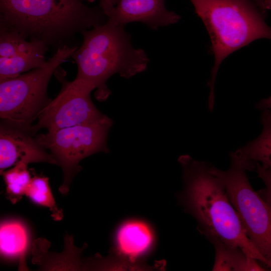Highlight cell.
<instances>
[{
  "label": "cell",
  "instance_id": "obj_1",
  "mask_svg": "<svg viewBox=\"0 0 271 271\" xmlns=\"http://www.w3.org/2000/svg\"><path fill=\"white\" fill-rule=\"evenodd\" d=\"M178 161L184 182L178 200L186 212L195 218L199 232L209 241L217 239L238 247L266 265V258L248 238L222 182L209 171L210 164L187 155L181 156Z\"/></svg>",
  "mask_w": 271,
  "mask_h": 271
},
{
  "label": "cell",
  "instance_id": "obj_2",
  "mask_svg": "<svg viewBox=\"0 0 271 271\" xmlns=\"http://www.w3.org/2000/svg\"><path fill=\"white\" fill-rule=\"evenodd\" d=\"M107 20L100 7H90L82 0H0V24L48 46L65 45L75 34Z\"/></svg>",
  "mask_w": 271,
  "mask_h": 271
},
{
  "label": "cell",
  "instance_id": "obj_3",
  "mask_svg": "<svg viewBox=\"0 0 271 271\" xmlns=\"http://www.w3.org/2000/svg\"><path fill=\"white\" fill-rule=\"evenodd\" d=\"M82 34V44L71 56L77 66L76 79L96 89L98 100L110 94L106 83L112 75L129 78L146 70L149 58L144 50L133 47L124 26L107 19Z\"/></svg>",
  "mask_w": 271,
  "mask_h": 271
},
{
  "label": "cell",
  "instance_id": "obj_4",
  "mask_svg": "<svg viewBox=\"0 0 271 271\" xmlns=\"http://www.w3.org/2000/svg\"><path fill=\"white\" fill-rule=\"evenodd\" d=\"M210 38L214 63L208 82V104H214L218 69L230 54L259 39L271 40V28L254 0H190Z\"/></svg>",
  "mask_w": 271,
  "mask_h": 271
},
{
  "label": "cell",
  "instance_id": "obj_5",
  "mask_svg": "<svg viewBox=\"0 0 271 271\" xmlns=\"http://www.w3.org/2000/svg\"><path fill=\"white\" fill-rule=\"evenodd\" d=\"M77 48L63 45L43 66L0 80L2 121L32 133L33 122L51 100L47 96V87L52 76Z\"/></svg>",
  "mask_w": 271,
  "mask_h": 271
},
{
  "label": "cell",
  "instance_id": "obj_6",
  "mask_svg": "<svg viewBox=\"0 0 271 271\" xmlns=\"http://www.w3.org/2000/svg\"><path fill=\"white\" fill-rule=\"evenodd\" d=\"M111 125V119L106 116L95 121L35 136L39 144L50 151L62 169L64 181L59 188L62 194L68 192L81 160L97 153L108 152L107 139Z\"/></svg>",
  "mask_w": 271,
  "mask_h": 271
},
{
  "label": "cell",
  "instance_id": "obj_7",
  "mask_svg": "<svg viewBox=\"0 0 271 271\" xmlns=\"http://www.w3.org/2000/svg\"><path fill=\"white\" fill-rule=\"evenodd\" d=\"M209 170L222 182L248 238L265 257L271 251V209L251 186L247 171L232 159L226 170L211 164Z\"/></svg>",
  "mask_w": 271,
  "mask_h": 271
},
{
  "label": "cell",
  "instance_id": "obj_8",
  "mask_svg": "<svg viewBox=\"0 0 271 271\" xmlns=\"http://www.w3.org/2000/svg\"><path fill=\"white\" fill-rule=\"evenodd\" d=\"M94 88L75 79L63 83L58 95L51 100L38 116L31 133L35 136L42 128L53 131L95 121L106 116L94 104L90 93Z\"/></svg>",
  "mask_w": 271,
  "mask_h": 271
},
{
  "label": "cell",
  "instance_id": "obj_9",
  "mask_svg": "<svg viewBox=\"0 0 271 271\" xmlns=\"http://www.w3.org/2000/svg\"><path fill=\"white\" fill-rule=\"evenodd\" d=\"M100 7L107 19L122 26L140 22L157 30L176 24L181 19L166 8L165 0H100Z\"/></svg>",
  "mask_w": 271,
  "mask_h": 271
},
{
  "label": "cell",
  "instance_id": "obj_10",
  "mask_svg": "<svg viewBox=\"0 0 271 271\" xmlns=\"http://www.w3.org/2000/svg\"><path fill=\"white\" fill-rule=\"evenodd\" d=\"M27 164L48 163L57 164L51 153L38 143L35 136L1 121L0 124V172L19 161Z\"/></svg>",
  "mask_w": 271,
  "mask_h": 271
},
{
  "label": "cell",
  "instance_id": "obj_11",
  "mask_svg": "<svg viewBox=\"0 0 271 271\" xmlns=\"http://www.w3.org/2000/svg\"><path fill=\"white\" fill-rule=\"evenodd\" d=\"M156 242L155 233L147 222L129 219L117 228L114 237L115 258L124 261L137 268L143 258L151 253Z\"/></svg>",
  "mask_w": 271,
  "mask_h": 271
},
{
  "label": "cell",
  "instance_id": "obj_12",
  "mask_svg": "<svg viewBox=\"0 0 271 271\" xmlns=\"http://www.w3.org/2000/svg\"><path fill=\"white\" fill-rule=\"evenodd\" d=\"M260 121L262 125L260 134L229 154L230 159L236 161L246 171H255L256 163L264 168H271V109L262 110Z\"/></svg>",
  "mask_w": 271,
  "mask_h": 271
},
{
  "label": "cell",
  "instance_id": "obj_13",
  "mask_svg": "<svg viewBox=\"0 0 271 271\" xmlns=\"http://www.w3.org/2000/svg\"><path fill=\"white\" fill-rule=\"evenodd\" d=\"M30 45L13 56L0 58V80L18 76L24 72L43 66L48 46L37 39H30Z\"/></svg>",
  "mask_w": 271,
  "mask_h": 271
},
{
  "label": "cell",
  "instance_id": "obj_14",
  "mask_svg": "<svg viewBox=\"0 0 271 271\" xmlns=\"http://www.w3.org/2000/svg\"><path fill=\"white\" fill-rule=\"evenodd\" d=\"M29 233L26 225L18 219L3 221L0 227L1 256L17 259L20 270H28L26 256L29 244Z\"/></svg>",
  "mask_w": 271,
  "mask_h": 271
},
{
  "label": "cell",
  "instance_id": "obj_15",
  "mask_svg": "<svg viewBox=\"0 0 271 271\" xmlns=\"http://www.w3.org/2000/svg\"><path fill=\"white\" fill-rule=\"evenodd\" d=\"M215 252L213 271H264L266 270L255 258L248 256L238 247L229 245L213 239L209 241Z\"/></svg>",
  "mask_w": 271,
  "mask_h": 271
},
{
  "label": "cell",
  "instance_id": "obj_16",
  "mask_svg": "<svg viewBox=\"0 0 271 271\" xmlns=\"http://www.w3.org/2000/svg\"><path fill=\"white\" fill-rule=\"evenodd\" d=\"M28 165L27 163L20 161L13 168L1 173L6 186V196L13 203H16L26 195L32 178Z\"/></svg>",
  "mask_w": 271,
  "mask_h": 271
},
{
  "label": "cell",
  "instance_id": "obj_17",
  "mask_svg": "<svg viewBox=\"0 0 271 271\" xmlns=\"http://www.w3.org/2000/svg\"><path fill=\"white\" fill-rule=\"evenodd\" d=\"M25 196L34 203L49 208L54 220L58 221L62 219V211L57 206L48 178L40 176L32 177Z\"/></svg>",
  "mask_w": 271,
  "mask_h": 271
},
{
  "label": "cell",
  "instance_id": "obj_18",
  "mask_svg": "<svg viewBox=\"0 0 271 271\" xmlns=\"http://www.w3.org/2000/svg\"><path fill=\"white\" fill-rule=\"evenodd\" d=\"M255 166V171L265 185L257 193L271 209V168H264L258 163Z\"/></svg>",
  "mask_w": 271,
  "mask_h": 271
},
{
  "label": "cell",
  "instance_id": "obj_19",
  "mask_svg": "<svg viewBox=\"0 0 271 271\" xmlns=\"http://www.w3.org/2000/svg\"><path fill=\"white\" fill-rule=\"evenodd\" d=\"M255 107L259 110L271 109V95L268 98L260 100L255 104Z\"/></svg>",
  "mask_w": 271,
  "mask_h": 271
},
{
  "label": "cell",
  "instance_id": "obj_20",
  "mask_svg": "<svg viewBox=\"0 0 271 271\" xmlns=\"http://www.w3.org/2000/svg\"><path fill=\"white\" fill-rule=\"evenodd\" d=\"M259 8L265 13L267 10H271V0H259Z\"/></svg>",
  "mask_w": 271,
  "mask_h": 271
},
{
  "label": "cell",
  "instance_id": "obj_21",
  "mask_svg": "<svg viewBox=\"0 0 271 271\" xmlns=\"http://www.w3.org/2000/svg\"><path fill=\"white\" fill-rule=\"evenodd\" d=\"M265 258L266 259V266L267 267L269 270H271V251L266 255Z\"/></svg>",
  "mask_w": 271,
  "mask_h": 271
},
{
  "label": "cell",
  "instance_id": "obj_22",
  "mask_svg": "<svg viewBox=\"0 0 271 271\" xmlns=\"http://www.w3.org/2000/svg\"><path fill=\"white\" fill-rule=\"evenodd\" d=\"M256 4L257 5L259 2V0H254Z\"/></svg>",
  "mask_w": 271,
  "mask_h": 271
},
{
  "label": "cell",
  "instance_id": "obj_23",
  "mask_svg": "<svg viewBox=\"0 0 271 271\" xmlns=\"http://www.w3.org/2000/svg\"><path fill=\"white\" fill-rule=\"evenodd\" d=\"M82 1H83V0H82ZM86 1H88V2H93L94 1H95V0H86Z\"/></svg>",
  "mask_w": 271,
  "mask_h": 271
}]
</instances>
